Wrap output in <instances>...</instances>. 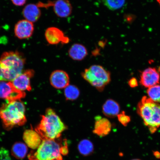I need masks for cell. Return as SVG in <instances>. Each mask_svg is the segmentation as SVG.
Returning a JSON list of instances; mask_svg holds the SVG:
<instances>
[{
	"label": "cell",
	"instance_id": "obj_1",
	"mask_svg": "<svg viewBox=\"0 0 160 160\" xmlns=\"http://www.w3.org/2000/svg\"><path fill=\"white\" fill-rule=\"evenodd\" d=\"M67 128L54 110L49 108L46 110L45 115L42 116L41 121L35 131L42 140H55L59 139Z\"/></svg>",
	"mask_w": 160,
	"mask_h": 160
},
{
	"label": "cell",
	"instance_id": "obj_2",
	"mask_svg": "<svg viewBox=\"0 0 160 160\" xmlns=\"http://www.w3.org/2000/svg\"><path fill=\"white\" fill-rule=\"evenodd\" d=\"M23 55L17 51L6 52L0 58V81L12 82L23 72Z\"/></svg>",
	"mask_w": 160,
	"mask_h": 160
},
{
	"label": "cell",
	"instance_id": "obj_3",
	"mask_svg": "<svg viewBox=\"0 0 160 160\" xmlns=\"http://www.w3.org/2000/svg\"><path fill=\"white\" fill-rule=\"evenodd\" d=\"M25 113V106L21 100L3 104L0 108V118L4 127L9 130L24 125L27 121Z\"/></svg>",
	"mask_w": 160,
	"mask_h": 160
},
{
	"label": "cell",
	"instance_id": "obj_4",
	"mask_svg": "<svg viewBox=\"0 0 160 160\" xmlns=\"http://www.w3.org/2000/svg\"><path fill=\"white\" fill-rule=\"evenodd\" d=\"M137 112L151 133L160 127V104L144 96L138 104Z\"/></svg>",
	"mask_w": 160,
	"mask_h": 160
},
{
	"label": "cell",
	"instance_id": "obj_5",
	"mask_svg": "<svg viewBox=\"0 0 160 160\" xmlns=\"http://www.w3.org/2000/svg\"><path fill=\"white\" fill-rule=\"evenodd\" d=\"M57 139L43 140L36 151L29 155V160H63L64 145Z\"/></svg>",
	"mask_w": 160,
	"mask_h": 160
},
{
	"label": "cell",
	"instance_id": "obj_6",
	"mask_svg": "<svg viewBox=\"0 0 160 160\" xmlns=\"http://www.w3.org/2000/svg\"><path fill=\"white\" fill-rule=\"evenodd\" d=\"M83 78L99 91H102L111 81L109 71L99 65H93L82 73Z\"/></svg>",
	"mask_w": 160,
	"mask_h": 160
},
{
	"label": "cell",
	"instance_id": "obj_7",
	"mask_svg": "<svg viewBox=\"0 0 160 160\" xmlns=\"http://www.w3.org/2000/svg\"><path fill=\"white\" fill-rule=\"evenodd\" d=\"M26 93L16 88L12 82L0 81V98L8 102L20 101L24 98Z\"/></svg>",
	"mask_w": 160,
	"mask_h": 160
},
{
	"label": "cell",
	"instance_id": "obj_8",
	"mask_svg": "<svg viewBox=\"0 0 160 160\" xmlns=\"http://www.w3.org/2000/svg\"><path fill=\"white\" fill-rule=\"evenodd\" d=\"M160 80V74L155 68H148L140 75V83L145 88H149L157 85L159 83Z\"/></svg>",
	"mask_w": 160,
	"mask_h": 160
},
{
	"label": "cell",
	"instance_id": "obj_9",
	"mask_svg": "<svg viewBox=\"0 0 160 160\" xmlns=\"http://www.w3.org/2000/svg\"><path fill=\"white\" fill-rule=\"evenodd\" d=\"M45 37L50 44L55 45L60 43L67 44L69 42V38L66 36L62 30L55 27L48 28L45 32Z\"/></svg>",
	"mask_w": 160,
	"mask_h": 160
},
{
	"label": "cell",
	"instance_id": "obj_10",
	"mask_svg": "<svg viewBox=\"0 0 160 160\" xmlns=\"http://www.w3.org/2000/svg\"><path fill=\"white\" fill-rule=\"evenodd\" d=\"M34 75V71L32 69H28L17 76L12 81L14 86L18 89L22 91H31L32 88L31 79Z\"/></svg>",
	"mask_w": 160,
	"mask_h": 160
},
{
	"label": "cell",
	"instance_id": "obj_11",
	"mask_svg": "<svg viewBox=\"0 0 160 160\" xmlns=\"http://www.w3.org/2000/svg\"><path fill=\"white\" fill-rule=\"evenodd\" d=\"M51 85L58 89H65L69 85L70 78L68 74L65 71L57 70L51 74L50 77Z\"/></svg>",
	"mask_w": 160,
	"mask_h": 160
},
{
	"label": "cell",
	"instance_id": "obj_12",
	"mask_svg": "<svg viewBox=\"0 0 160 160\" xmlns=\"http://www.w3.org/2000/svg\"><path fill=\"white\" fill-rule=\"evenodd\" d=\"M48 4L49 6H52L54 12L59 18H67L72 11V7L69 0H56Z\"/></svg>",
	"mask_w": 160,
	"mask_h": 160
},
{
	"label": "cell",
	"instance_id": "obj_13",
	"mask_svg": "<svg viewBox=\"0 0 160 160\" xmlns=\"http://www.w3.org/2000/svg\"><path fill=\"white\" fill-rule=\"evenodd\" d=\"M34 30L33 23L26 19L22 20L18 22L15 26V35L19 39L29 38L32 35Z\"/></svg>",
	"mask_w": 160,
	"mask_h": 160
},
{
	"label": "cell",
	"instance_id": "obj_14",
	"mask_svg": "<svg viewBox=\"0 0 160 160\" xmlns=\"http://www.w3.org/2000/svg\"><path fill=\"white\" fill-rule=\"evenodd\" d=\"M112 125L108 119L100 116L95 117L93 132L98 137H102L109 135L111 131Z\"/></svg>",
	"mask_w": 160,
	"mask_h": 160
},
{
	"label": "cell",
	"instance_id": "obj_15",
	"mask_svg": "<svg viewBox=\"0 0 160 160\" xmlns=\"http://www.w3.org/2000/svg\"><path fill=\"white\" fill-rule=\"evenodd\" d=\"M23 139L27 147L33 150L37 149L42 141L39 134L32 128L26 130L23 133Z\"/></svg>",
	"mask_w": 160,
	"mask_h": 160
},
{
	"label": "cell",
	"instance_id": "obj_16",
	"mask_svg": "<svg viewBox=\"0 0 160 160\" xmlns=\"http://www.w3.org/2000/svg\"><path fill=\"white\" fill-rule=\"evenodd\" d=\"M68 55L72 59L81 61L87 57L88 50L83 45L80 43H75L69 49Z\"/></svg>",
	"mask_w": 160,
	"mask_h": 160
},
{
	"label": "cell",
	"instance_id": "obj_17",
	"mask_svg": "<svg viewBox=\"0 0 160 160\" xmlns=\"http://www.w3.org/2000/svg\"><path fill=\"white\" fill-rule=\"evenodd\" d=\"M23 14L26 20L33 23L38 20L41 13L38 6L34 4H29L23 9Z\"/></svg>",
	"mask_w": 160,
	"mask_h": 160
},
{
	"label": "cell",
	"instance_id": "obj_18",
	"mask_svg": "<svg viewBox=\"0 0 160 160\" xmlns=\"http://www.w3.org/2000/svg\"><path fill=\"white\" fill-rule=\"evenodd\" d=\"M120 111L119 103L113 99H108L102 106L103 114L108 117L113 118L117 117Z\"/></svg>",
	"mask_w": 160,
	"mask_h": 160
},
{
	"label": "cell",
	"instance_id": "obj_19",
	"mask_svg": "<svg viewBox=\"0 0 160 160\" xmlns=\"http://www.w3.org/2000/svg\"><path fill=\"white\" fill-rule=\"evenodd\" d=\"M78 150L80 154L84 157H88L93 152L94 147L92 142L88 139H83L79 142Z\"/></svg>",
	"mask_w": 160,
	"mask_h": 160
},
{
	"label": "cell",
	"instance_id": "obj_20",
	"mask_svg": "<svg viewBox=\"0 0 160 160\" xmlns=\"http://www.w3.org/2000/svg\"><path fill=\"white\" fill-rule=\"evenodd\" d=\"M28 151L27 146L21 142H18L14 144L12 148V154L18 159H22L27 155Z\"/></svg>",
	"mask_w": 160,
	"mask_h": 160
},
{
	"label": "cell",
	"instance_id": "obj_21",
	"mask_svg": "<svg viewBox=\"0 0 160 160\" xmlns=\"http://www.w3.org/2000/svg\"><path fill=\"white\" fill-rule=\"evenodd\" d=\"M80 95V90L77 86L69 85L65 88V97L68 101H75L79 98Z\"/></svg>",
	"mask_w": 160,
	"mask_h": 160
},
{
	"label": "cell",
	"instance_id": "obj_22",
	"mask_svg": "<svg viewBox=\"0 0 160 160\" xmlns=\"http://www.w3.org/2000/svg\"><path fill=\"white\" fill-rule=\"evenodd\" d=\"M101 1L104 5L112 11L121 9L125 2V0H101Z\"/></svg>",
	"mask_w": 160,
	"mask_h": 160
},
{
	"label": "cell",
	"instance_id": "obj_23",
	"mask_svg": "<svg viewBox=\"0 0 160 160\" xmlns=\"http://www.w3.org/2000/svg\"><path fill=\"white\" fill-rule=\"evenodd\" d=\"M147 92L149 98L155 102L160 103V85H157L148 88Z\"/></svg>",
	"mask_w": 160,
	"mask_h": 160
},
{
	"label": "cell",
	"instance_id": "obj_24",
	"mask_svg": "<svg viewBox=\"0 0 160 160\" xmlns=\"http://www.w3.org/2000/svg\"><path fill=\"white\" fill-rule=\"evenodd\" d=\"M119 121L124 127H126L131 121V118L126 114L124 111L122 112L117 116Z\"/></svg>",
	"mask_w": 160,
	"mask_h": 160
},
{
	"label": "cell",
	"instance_id": "obj_25",
	"mask_svg": "<svg viewBox=\"0 0 160 160\" xmlns=\"http://www.w3.org/2000/svg\"><path fill=\"white\" fill-rule=\"evenodd\" d=\"M0 160H12L10 157L9 151L5 148L0 149Z\"/></svg>",
	"mask_w": 160,
	"mask_h": 160
},
{
	"label": "cell",
	"instance_id": "obj_26",
	"mask_svg": "<svg viewBox=\"0 0 160 160\" xmlns=\"http://www.w3.org/2000/svg\"><path fill=\"white\" fill-rule=\"evenodd\" d=\"M128 85L131 88H135L138 86L137 80L135 78H132L128 81Z\"/></svg>",
	"mask_w": 160,
	"mask_h": 160
},
{
	"label": "cell",
	"instance_id": "obj_27",
	"mask_svg": "<svg viewBox=\"0 0 160 160\" xmlns=\"http://www.w3.org/2000/svg\"><path fill=\"white\" fill-rule=\"evenodd\" d=\"M12 2L16 6H23L26 3L27 0H11Z\"/></svg>",
	"mask_w": 160,
	"mask_h": 160
},
{
	"label": "cell",
	"instance_id": "obj_28",
	"mask_svg": "<svg viewBox=\"0 0 160 160\" xmlns=\"http://www.w3.org/2000/svg\"><path fill=\"white\" fill-rule=\"evenodd\" d=\"M155 157L157 158L158 159L160 158V152L157 151L153 152V153Z\"/></svg>",
	"mask_w": 160,
	"mask_h": 160
},
{
	"label": "cell",
	"instance_id": "obj_29",
	"mask_svg": "<svg viewBox=\"0 0 160 160\" xmlns=\"http://www.w3.org/2000/svg\"><path fill=\"white\" fill-rule=\"evenodd\" d=\"M131 160H141L139 159H132Z\"/></svg>",
	"mask_w": 160,
	"mask_h": 160
},
{
	"label": "cell",
	"instance_id": "obj_30",
	"mask_svg": "<svg viewBox=\"0 0 160 160\" xmlns=\"http://www.w3.org/2000/svg\"><path fill=\"white\" fill-rule=\"evenodd\" d=\"M158 2L160 5V0H157Z\"/></svg>",
	"mask_w": 160,
	"mask_h": 160
},
{
	"label": "cell",
	"instance_id": "obj_31",
	"mask_svg": "<svg viewBox=\"0 0 160 160\" xmlns=\"http://www.w3.org/2000/svg\"><path fill=\"white\" fill-rule=\"evenodd\" d=\"M158 71L160 72V67H159V68L158 69Z\"/></svg>",
	"mask_w": 160,
	"mask_h": 160
}]
</instances>
